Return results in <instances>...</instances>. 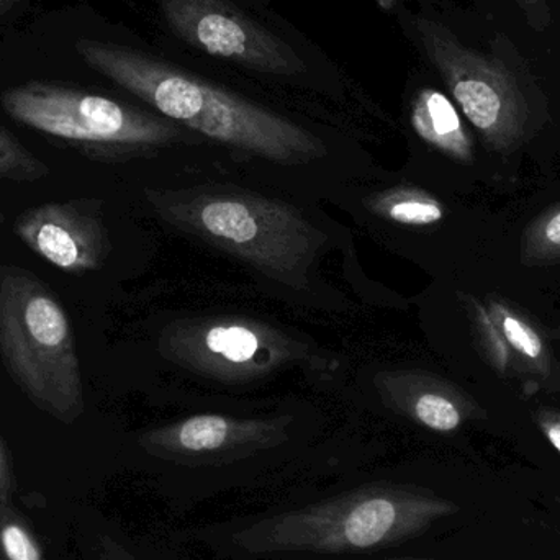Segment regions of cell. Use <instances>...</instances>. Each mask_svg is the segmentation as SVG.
Wrapping results in <instances>:
<instances>
[{"label":"cell","mask_w":560,"mask_h":560,"mask_svg":"<svg viewBox=\"0 0 560 560\" xmlns=\"http://www.w3.org/2000/svg\"><path fill=\"white\" fill-rule=\"evenodd\" d=\"M51 174L48 164L23 147L15 135L0 125V180L36 183Z\"/></svg>","instance_id":"2e32d148"},{"label":"cell","mask_w":560,"mask_h":560,"mask_svg":"<svg viewBox=\"0 0 560 560\" xmlns=\"http://www.w3.org/2000/svg\"><path fill=\"white\" fill-rule=\"evenodd\" d=\"M16 238L66 275L98 271L110 255V240L98 200H59L32 207L13 222Z\"/></svg>","instance_id":"30bf717a"},{"label":"cell","mask_w":560,"mask_h":560,"mask_svg":"<svg viewBox=\"0 0 560 560\" xmlns=\"http://www.w3.org/2000/svg\"><path fill=\"white\" fill-rule=\"evenodd\" d=\"M405 385V392L395 394V410L430 433L446 436L487 418V410L479 401L443 378L410 375Z\"/></svg>","instance_id":"8fae6325"},{"label":"cell","mask_w":560,"mask_h":560,"mask_svg":"<svg viewBox=\"0 0 560 560\" xmlns=\"http://www.w3.org/2000/svg\"><path fill=\"white\" fill-rule=\"evenodd\" d=\"M464 505L408 467L358 470L282 493L226 518L170 533L213 560H368L423 552Z\"/></svg>","instance_id":"6da1fadb"},{"label":"cell","mask_w":560,"mask_h":560,"mask_svg":"<svg viewBox=\"0 0 560 560\" xmlns=\"http://www.w3.org/2000/svg\"><path fill=\"white\" fill-rule=\"evenodd\" d=\"M78 51L164 117L219 143L278 164H305L326 154L325 143L305 128L170 62L110 43L79 42Z\"/></svg>","instance_id":"3957f363"},{"label":"cell","mask_w":560,"mask_h":560,"mask_svg":"<svg viewBox=\"0 0 560 560\" xmlns=\"http://www.w3.org/2000/svg\"><path fill=\"white\" fill-rule=\"evenodd\" d=\"M300 440L289 415L199 413L144 431L135 444L171 515L186 516L225 495L275 499L280 490L275 469Z\"/></svg>","instance_id":"7a4b0ae2"},{"label":"cell","mask_w":560,"mask_h":560,"mask_svg":"<svg viewBox=\"0 0 560 560\" xmlns=\"http://www.w3.org/2000/svg\"><path fill=\"white\" fill-rule=\"evenodd\" d=\"M368 560H447V559L436 558V556L420 555V552H415V555L387 556V558H377V559H368Z\"/></svg>","instance_id":"7402d4cb"},{"label":"cell","mask_w":560,"mask_h":560,"mask_svg":"<svg viewBox=\"0 0 560 560\" xmlns=\"http://www.w3.org/2000/svg\"><path fill=\"white\" fill-rule=\"evenodd\" d=\"M0 560H46L35 533L10 503H0Z\"/></svg>","instance_id":"e0dca14e"},{"label":"cell","mask_w":560,"mask_h":560,"mask_svg":"<svg viewBox=\"0 0 560 560\" xmlns=\"http://www.w3.org/2000/svg\"><path fill=\"white\" fill-rule=\"evenodd\" d=\"M520 262L528 269L559 265L560 202L542 210L526 225L520 240Z\"/></svg>","instance_id":"9a60e30c"},{"label":"cell","mask_w":560,"mask_h":560,"mask_svg":"<svg viewBox=\"0 0 560 560\" xmlns=\"http://www.w3.org/2000/svg\"><path fill=\"white\" fill-rule=\"evenodd\" d=\"M411 127L415 133L450 160L459 164L474 163L476 150L456 105L436 89H421L411 105Z\"/></svg>","instance_id":"4fadbf2b"},{"label":"cell","mask_w":560,"mask_h":560,"mask_svg":"<svg viewBox=\"0 0 560 560\" xmlns=\"http://www.w3.org/2000/svg\"><path fill=\"white\" fill-rule=\"evenodd\" d=\"M3 110L20 125L65 141L88 156L163 147L180 137L167 121L104 95L66 85H20L3 92Z\"/></svg>","instance_id":"52a82bcc"},{"label":"cell","mask_w":560,"mask_h":560,"mask_svg":"<svg viewBox=\"0 0 560 560\" xmlns=\"http://www.w3.org/2000/svg\"><path fill=\"white\" fill-rule=\"evenodd\" d=\"M533 421L546 441L560 454V410L551 407H538L533 410Z\"/></svg>","instance_id":"d6986e66"},{"label":"cell","mask_w":560,"mask_h":560,"mask_svg":"<svg viewBox=\"0 0 560 560\" xmlns=\"http://www.w3.org/2000/svg\"><path fill=\"white\" fill-rule=\"evenodd\" d=\"M97 560H190L176 551V545L140 546L114 533H104L98 538Z\"/></svg>","instance_id":"ac0fdd59"},{"label":"cell","mask_w":560,"mask_h":560,"mask_svg":"<svg viewBox=\"0 0 560 560\" xmlns=\"http://www.w3.org/2000/svg\"><path fill=\"white\" fill-rule=\"evenodd\" d=\"M13 0H0V12H2V10H5L7 7L10 5V3H12Z\"/></svg>","instance_id":"cb8c5ba5"},{"label":"cell","mask_w":560,"mask_h":560,"mask_svg":"<svg viewBox=\"0 0 560 560\" xmlns=\"http://www.w3.org/2000/svg\"><path fill=\"white\" fill-rule=\"evenodd\" d=\"M151 200L164 219L278 278L305 269L325 240L292 207L262 197L206 194L183 202Z\"/></svg>","instance_id":"8992f818"},{"label":"cell","mask_w":560,"mask_h":560,"mask_svg":"<svg viewBox=\"0 0 560 560\" xmlns=\"http://www.w3.org/2000/svg\"><path fill=\"white\" fill-rule=\"evenodd\" d=\"M549 390H560V365L558 372L552 374L551 384H549Z\"/></svg>","instance_id":"603a6c76"},{"label":"cell","mask_w":560,"mask_h":560,"mask_svg":"<svg viewBox=\"0 0 560 560\" xmlns=\"http://www.w3.org/2000/svg\"><path fill=\"white\" fill-rule=\"evenodd\" d=\"M415 32L490 153H516L551 120L548 98L526 66L510 58L512 43L502 48V36L490 43V51H480L434 20H415Z\"/></svg>","instance_id":"5b68a950"},{"label":"cell","mask_w":560,"mask_h":560,"mask_svg":"<svg viewBox=\"0 0 560 560\" xmlns=\"http://www.w3.org/2000/svg\"><path fill=\"white\" fill-rule=\"evenodd\" d=\"M480 358L500 377L522 384L526 397L548 388L555 374L551 338L538 319L499 295H460Z\"/></svg>","instance_id":"9c48e42d"},{"label":"cell","mask_w":560,"mask_h":560,"mask_svg":"<svg viewBox=\"0 0 560 560\" xmlns=\"http://www.w3.org/2000/svg\"><path fill=\"white\" fill-rule=\"evenodd\" d=\"M0 359L43 413L72 424L84 413L75 336L58 295L28 269L0 266Z\"/></svg>","instance_id":"277c9868"},{"label":"cell","mask_w":560,"mask_h":560,"mask_svg":"<svg viewBox=\"0 0 560 560\" xmlns=\"http://www.w3.org/2000/svg\"><path fill=\"white\" fill-rule=\"evenodd\" d=\"M15 492V477H13L12 463L0 438V503H10Z\"/></svg>","instance_id":"ffe728a7"},{"label":"cell","mask_w":560,"mask_h":560,"mask_svg":"<svg viewBox=\"0 0 560 560\" xmlns=\"http://www.w3.org/2000/svg\"><path fill=\"white\" fill-rule=\"evenodd\" d=\"M190 345V359L229 374L255 372L280 358L279 348L268 349V332L248 323H213L202 332H194Z\"/></svg>","instance_id":"7c38bea8"},{"label":"cell","mask_w":560,"mask_h":560,"mask_svg":"<svg viewBox=\"0 0 560 560\" xmlns=\"http://www.w3.org/2000/svg\"><path fill=\"white\" fill-rule=\"evenodd\" d=\"M183 42L213 58L272 75H296L306 65L292 46L249 19L230 0H160Z\"/></svg>","instance_id":"ba28073f"},{"label":"cell","mask_w":560,"mask_h":560,"mask_svg":"<svg viewBox=\"0 0 560 560\" xmlns=\"http://www.w3.org/2000/svg\"><path fill=\"white\" fill-rule=\"evenodd\" d=\"M549 2L551 0H516L535 28H542L549 22V12H551Z\"/></svg>","instance_id":"44dd1931"},{"label":"cell","mask_w":560,"mask_h":560,"mask_svg":"<svg viewBox=\"0 0 560 560\" xmlns=\"http://www.w3.org/2000/svg\"><path fill=\"white\" fill-rule=\"evenodd\" d=\"M372 209L405 226H433L446 219L444 203L417 187H401L384 194L372 202Z\"/></svg>","instance_id":"5bb4252c"}]
</instances>
